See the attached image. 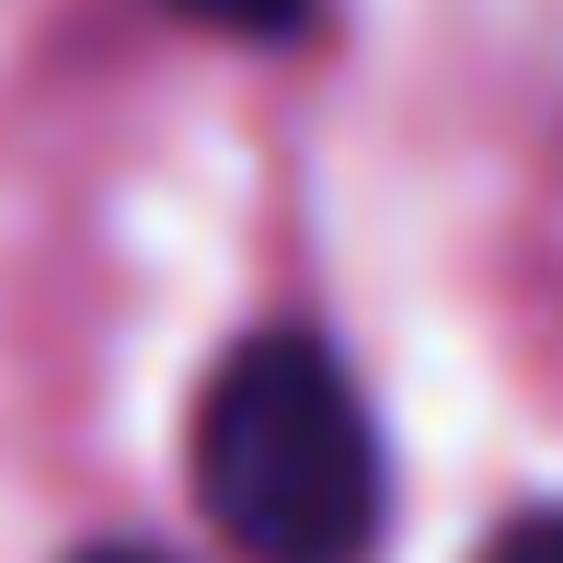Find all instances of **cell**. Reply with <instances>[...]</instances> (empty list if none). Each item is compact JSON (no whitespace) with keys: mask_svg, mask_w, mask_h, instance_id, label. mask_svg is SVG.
Masks as SVG:
<instances>
[{"mask_svg":"<svg viewBox=\"0 0 563 563\" xmlns=\"http://www.w3.org/2000/svg\"><path fill=\"white\" fill-rule=\"evenodd\" d=\"M483 563H563V506H529V518H506Z\"/></svg>","mask_w":563,"mask_h":563,"instance_id":"obj_3","label":"cell"},{"mask_svg":"<svg viewBox=\"0 0 563 563\" xmlns=\"http://www.w3.org/2000/svg\"><path fill=\"white\" fill-rule=\"evenodd\" d=\"M69 563H173V552H139V541H92V552H69Z\"/></svg>","mask_w":563,"mask_h":563,"instance_id":"obj_4","label":"cell"},{"mask_svg":"<svg viewBox=\"0 0 563 563\" xmlns=\"http://www.w3.org/2000/svg\"><path fill=\"white\" fill-rule=\"evenodd\" d=\"M196 506L242 563H368L391 518V460L356 368L276 322L219 356L196 402Z\"/></svg>","mask_w":563,"mask_h":563,"instance_id":"obj_1","label":"cell"},{"mask_svg":"<svg viewBox=\"0 0 563 563\" xmlns=\"http://www.w3.org/2000/svg\"><path fill=\"white\" fill-rule=\"evenodd\" d=\"M185 23H208V35H253V46H288L322 23V0H173Z\"/></svg>","mask_w":563,"mask_h":563,"instance_id":"obj_2","label":"cell"}]
</instances>
